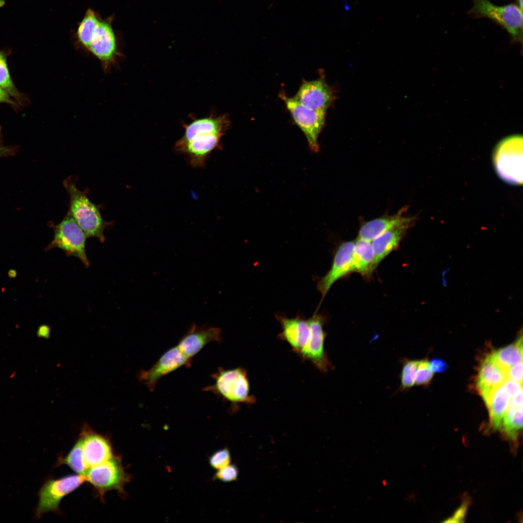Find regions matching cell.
I'll return each mask as SVG.
<instances>
[{"label":"cell","mask_w":523,"mask_h":523,"mask_svg":"<svg viewBox=\"0 0 523 523\" xmlns=\"http://www.w3.org/2000/svg\"><path fill=\"white\" fill-rule=\"evenodd\" d=\"M189 123H183V136L175 143L174 151L185 156L194 168H203L212 151L220 149L221 139L230 125L229 116L212 112L200 119L192 117Z\"/></svg>","instance_id":"cell-1"},{"label":"cell","mask_w":523,"mask_h":523,"mask_svg":"<svg viewBox=\"0 0 523 523\" xmlns=\"http://www.w3.org/2000/svg\"><path fill=\"white\" fill-rule=\"evenodd\" d=\"M77 35L80 44L100 61L105 70L115 62L118 50L111 19H101L88 9L78 25Z\"/></svg>","instance_id":"cell-2"},{"label":"cell","mask_w":523,"mask_h":523,"mask_svg":"<svg viewBox=\"0 0 523 523\" xmlns=\"http://www.w3.org/2000/svg\"><path fill=\"white\" fill-rule=\"evenodd\" d=\"M211 376L214 383L204 387L202 391L211 392L231 403L232 412L236 410L239 403L250 404L256 402V398L250 393L247 372L244 368L226 369L219 367Z\"/></svg>","instance_id":"cell-3"},{"label":"cell","mask_w":523,"mask_h":523,"mask_svg":"<svg viewBox=\"0 0 523 523\" xmlns=\"http://www.w3.org/2000/svg\"><path fill=\"white\" fill-rule=\"evenodd\" d=\"M75 179L69 177L63 182L70 199L69 213L88 237L105 240L104 231L108 225L96 205L87 198L85 192L76 186Z\"/></svg>","instance_id":"cell-4"},{"label":"cell","mask_w":523,"mask_h":523,"mask_svg":"<svg viewBox=\"0 0 523 523\" xmlns=\"http://www.w3.org/2000/svg\"><path fill=\"white\" fill-rule=\"evenodd\" d=\"M492 160L496 173L508 183H523V138L513 135L502 139L496 145Z\"/></svg>","instance_id":"cell-5"},{"label":"cell","mask_w":523,"mask_h":523,"mask_svg":"<svg viewBox=\"0 0 523 523\" xmlns=\"http://www.w3.org/2000/svg\"><path fill=\"white\" fill-rule=\"evenodd\" d=\"M474 18L487 17L504 28L514 42L523 38V10L516 3L499 6L489 0H473L468 11Z\"/></svg>","instance_id":"cell-6"},{"label":"cell","mask_w":523,"mask_h":523,"mask_svg":"<svg viewBox=\"0 0 523 523\" xmlns=\"http://www.w3.org/2000/svg\"><path fill=\"white\" fill-rule=\"evenodd\" d=\"M54 229V238L46 250L59 248L70 256L78 258L86 267H89L90 262L85 250L87 236L71 214L68 212Z\"/></svg>","instance_id":"cell-7"},{"label":"cell","mask_w":523,"mask_h":523,"mask_svg":"<svg viewBox=\"0 0 523 523\" xmlns=\"http://www.w3.org/2000/svg\"><path fill=\"white\" fill-rule=\"evenodd\" d=\"M101 496L111 490L123 493V487L130 480L125 472L119 457L112 456L106 461L89 467L85 476Z\"/></svg>","instance_id":"cell-8"},{"label":"cell","mask_w":523,"mask_h":523,"mask_svg":"<svg viewBox=\"0 0 523 523\" xmlns=\"http://www.w3.org/2000/svg\"><path fill=\"white\" fill-rule=\"evenodd\" d=\"M85 480L83 475H70L59 479H47L38 492L39 501L35 510V519L48 512H57L62 498L78 488Z\"/></svg>","instance_id":"cell-9"},{"label":"cell","mask_w":523,"mask_h":523,"mask_svg":"<svg viewBox=\"0 0 523 523\" xmlns=\"http://www.w3.org/2000/svg\"><path fill=\"white\" fill-rule=\"evenodd\" d=\"M280 97L284 101L293 121L304 134L310 149L314 152H318V137L324 124L326 110L308 108L293 97L283 94Z\"/></svg>","instance_id":"cell-10"},{"label":"cell","mask_w":523,"mask_h":523,"mask_svg":"<svg viewBox=\"0 0 523 523\" xmlns=\"http://www.w3.org/2000/svg\"><path fill=\"white\" fill-rule=\"evenodd\" d=\"M310 335L308 340L299 356L308 360L322 372H327L332 368L324 351V342L326 337L323 330L325 318L316 312L308 319Z\"/></svg>","instance_id":"cell-11"},{"label":"cell","mask_w":523,"mask_h":523,"mask_svg":"<svg viewBox=\"0 0 523 523\" xmlns=\"http://www.w3.org/2000/svg\"><path fill=\"white\" fill-rule=\"evenodd\" d=\"M192 361L185 355L177 345L166 352L150 369L140 370L137 374V378L152 392L161 378L182 366L190 367Z\"/></svg>","instance_id":"cell-12"},{"label":"cell","mask_w":523,"mask_h":523,"mask_svg":"<svg viewBox=\"0 0 523 523\" xmlns=\"http://www.w3.org/2000/svg\"><path fill=\"white\" fill-rule=\"evenodd\" d=\"M293 98L308 108L326 110L332 104L334 95L324 77H321L303 82Z\"/></svg>","instance_id":"cell-13"},{"label":"cell","mask_w":523,"mask_h":523,"mask_svg":"<svg viewBox=\"0 0 523 523\" xmlns=\"http://www.w3.org/2000/svg\"><path fill=\"white\" fill-rule=\"evenodd\" d=\"M354 241H347L338 247L334 256L331 266L326 274L317 282V289L322 295L320 305L333 284L339 279L351 273V265Z\"/></svg>","instance_id":"cell-14"},{"label":"cell","mask_w":523,"mask_h":523,"mask_svg":"<svg viewBox=\"0 0 523 523\" xmlns=\"http://www.w3.org/2000/svg\"><path fill=\"white\" fill-rule=\"evenodd\" d=\"M415 221V217H411L407 221L385 231L371 241L374 252L371 275L381 262L398 247L400 241L407 231L414 225Z\"/></svg>","instance_id":"cell-15"},{"label":"cell","mask_w":523,"mask_h":523,"mask_svg":"<svg viewBox=\"0 0 523 523\" xmlns=\"http://www.w3.org/2000/svg\"><path fill=\"white\" fill-rule=\"evenodd\" d=\"M221 330L215 327L198 326L193 324L179 340L177 346L188 358L192 360L208 343L221 340Z\"/></svg>","instance_id":"cell-16"},{"label":"cell","mask_w":523,"mask_h":523,"mask_svg":"<svg viewBox=\"0 0 523 523\" xmlns=\"http://www.w3.org/2000/svg\"><path fill=\"white\" fill-rule=\"evenodd\" d=\"M280 323L282 331L279 338L286 341L292 350L298 355L305 347L310 335V326L308 319L297 316L288 318L281 314L276 315Z\"/></svg>","instance_id":"cell-17"},{"label":"cell","mask_w":523,"mask_h":523,"mask_svg":"<svg viewBox=\"0 0 523 523\" xmlns=\"http://www.w3.org/2000/svg\"><path fill=\"white\" fill-rule=\"evenodd\" d=\"M508 379L507 371L494 360L491 354L487 355L480 366L477 386L486 404L491 394Z\"/></svg>","instance_id":"cell-18"},{"label":"cell","mask_w":523,"mask_h":523,"mask_svg":"<svg viewBox=\"0 0 523 523\" xmlns=\"http://www.w3.org/2000/svg\"><path fill=\"white\" fill-rule=\"evenodd\" d=\"M82 433L83 454L88 468L101 463L112 456L111 446L108 439L87 429Z\"/></svg>","instance_id":"cell-19"},{"label":"cell","mask_w":523,"mask_h":523,"mask_svg":"<svg viewBox=\"0 0 523 523\" xmlns=\"http://www.w3.org/2000/svg\"><path fill=\"white\" fill-rule=\"evenodd\" d=\"M406 210L403 208L394 215L380 217L365 223L360 228L357 239L371 242L382 233L407 221L411 217L404 215Z\"/></svg>","instance_id":"cell-20"},{"label":"cell","mask_w":523,"mask_h":523,"mask_svg":"<svg viewBox=\"0 0 523 523\" xmlns=\"http://www.w3.org/2000/svg\"><path fill=\"white\" fill-rule=\"evenodd\" d=\"M374 261V252L371 242L357 239L353 248L351 273L360 274L369 278L371 276V269Z\"/></svg>","instance_id":"cell-21"},{"label":"cell","mask_w":523,"mask_h":523,"mask_svg":"<svg viewBox=\"0 0 523 523\" xmlns=\"http://www.w3.org/2000/svg\"><path fill=\"white\" fill-rule=\"evenodd\" d=\"M511 397L503 385L496 388L490 397L486 404L489 410L490 424L494 429L501 430L502 419Z\"/></svg>","instance_id":"cell-22"},{"label":"cell","mask_w":523,"mask_h":523,"mask_svg":"<svg viewBox=\"0 0 523 523\" xmlns=\"http://www.w3.org/2000/svg\"><path fill=\"white\" fill-rule=\"evenodd\" d=\"M491 355L494 360L507 371L512 366L522 362V334L514 343L494 351Z\"/></svg>","instance_id":"cell-23"},{"label":"cell","mask_w":523,"mask_h":523,"mask_svg":"<svg viewBox=\"0 0 523 523\" xmlns=\"http://www.w3.org/2000/svg\"><path fill=\"white\" fill-rule=\"evenodd\" d=\"M522 427L523 406L509 405L502 419L500 430L509 438L515 440Z\"/></svg>","instance_id":"cell-24"},{"label":"cell","mask_w":523,"mask_h":523,"mask_svg":"<svg viewBox=\"0 0 523 523\" xmlns=\"http://www.w3.org/2000/svg\"><path fill=\"white\" fill-rule=\"evenodd\" d=\"M83 435L82 434L66 457L59 461L60 464H64L69 466L78 475L85 476L88 468L83 454L82 441Z\"/></svg>","instance_id":"cell-25"},{"label":"cell","mask_w":523,"mask_h":523,"mask_svg":"<svg viewBox=\"0 0 523 523\" xmlns=\"http://www.w3.org/2000/svg\"><path fill=\"white\" fill-rule=\"evenodd\" d=\"M0 86L18 100L22 97L11 78L4 54L0 51Z\"/></svg>","instance_id":"cell-26"},{"label":"cell","mask_w":523,"mask_h":523,"mask_svg":"<svg viewBox=\"0 0 523 523\" xmlns=\"http://www.w3.org/2000/svg\"><path fill=\"white\" fill-rule=\"evenodd\" d=\"M418 360H404L400 374L401 390L412 387L415 384V374Z\"/></svg>","instance_id":"cell-27"},{"label":"cell","mask_w":523,"mask_h":523,"mask_svg":"<svg viewBox=\"0 0 523 523\" xmlns=\"http://www.w3.org/2000/svg\"><path fill=\"white\" fill-rule=\"evenodd\" d=\"M433 376L429 362L426 360L418 361L415 374V384L417 385H425L429 383Z\"/></svg>","instance_id":"cell-28"},{"label":"cell","mask_w":523,"mask_h":523,"mask_svg":"<svg viewBox=\"0 0 523 523\" xmlns=\"http://www.w3.org/2000/svg\"><path fill=\"white\" fill-rule=\"evenodd\" d=\"M210 465L215 469H220L229 464L231 461V454L227 448L219 449L209 458Z\"/></svg>","instance_id":"cell-29"},{"label":"cell","mask_w":523,"mask_h":523,"mask_svg":"<svg viewBox=\"0 0 523 523\" xmlns=\"http://www.w3.org/2000/svg\"><path fill=\"white\" fill-rule=\"evenodd\" d=\"M238 475V469L234 464H228L218 469L214 476V479L223 482L236 480Z\"/></svg>","instance_id":"cell-30"},{"label":"cell","mask_w":523,"mask_h":523,"mask_svg":"<svg viewBox=\"0 0 523 523\" xmlns=\"http://www.w3.org/2000/svg\"><path fill=\"white\" fill-rule=\"evenodd\" d=\"M508 379L523 384V362L511 367L507 371Z\"/></svg>","instance_id":"cell-31"},{"label":"cell","mask_w":523,"mask_h":523,"mask_svg":"<svg viewBox=\"0 0 523 523\" xmlns=\"http://www.w3.org/2000/svg\"><path fill=\"white\" fill-rule=\"evenodd\" d=\"M503 385L511 397L523 388L522 384L508 379L505 381Z\"/></svg>","instance_id":"cell-32"},{"label":"cell","mask_w":523,"mask_h":523,"mask_svg":"<svg viewBox=\"0 0 523 523\" xmlns=\"http://www.w3.org/2000/svg\"><path fill=\"white\" fill-rule=\"evenodd\" d=\"M433 372H443L447 368L446 363L442 359H433L429 363Z\"/></svg>","instance_id":"cell-33"},{"label":"cell","mask_w":523,"mask_h":523,"mask_svg":"<svg viewBox=\"0 0 523 523\" xmlns=\"http://www.w3.org/2000/svg\"><path fill=\"white\" fill-rule=\"evenodd\" d=\"M466 506L465 505H463L461 507L458 509L453 516L451 517L448 521L446 522H461V519L464 518L465 515V512Z\"/></svg>","instance_id":"cell-34"},{"label":"cell","mask_w":523,"mask_h":523,"mask_svg":"<svg viewBox=\"0 0 523 523\" xmlns=\"http://www.w3.org/2000/svg\"><path fill=\"white\" fill-rule=\"evenodd\" d=\"M509 405L523 406V388L511 397Z\"/></svg>","instance_id":"cell-35"},{"label":"cell","mask_w":523,"mask_h":523,"mask_svg":"<svg viewBox=\"0 0 523 523\" xmlns=\"http://www.w3.org/2000/svg\"><path fill=\"white\" fill-rule=\"evenodd\" d=\"M15 150L12 147L4 146L1 139V128L0 127V157L7 156L14 154Z\"/></svg>","instance_id":"cell-36"},{"label":"cell","mask_w":523,"mask_h":523,"mask_svg":"<svg viewBox=\"0 0 523 523\" xmlns=\"http://www.w3.org/2000/svg\"><path fill=\"white\" fill-rule=\"evenodd\" d=\"M11 95L0 86V103H6L15 105V102L11 98Z\"/></svg>","instance_id":"cell-37"},{"label":"cell","mask_w":523,"mask_h":523,"mask_svg":"<svg viewBox=\"0 0 523 523\" xmlns=\"http://www.w3.org/2000/svg\"><path fill=\"white\" fill-rule=\"evenodd\" d=\"M50 328L47 325H41L38 329L37 334L40 338H48L50 336Z\"/></svg>","instance_id":"cell-38"},{"label":"cell","mask_w":523,"mask_h":523,"mask_svg":"<svg viewBox=\"0 0 523 523\" xmlns=\"http://www.w3.org/2000/svg\"><path fill=\"white\" fill-rule=\"evenodd\" d=\"M16 275L17 272L14 269H10L8 272V276L11 278H15L16 277Z\"/></svg>","instance_id":"cell-39"},{"label":"cell","mask_w":523,"mask_h":523,"mask_svg":"<svg viewBox=\"0 0 523 523\" xmlns=\"http://www.w3.org/2000/svg\"><path fill=\"white\" fill-rule=\"evenodd\" d=\"M516 4L523 10V0H517Z\"/></svg>","instance_id":"cell-40"},{"label":"cell","mask_w":523,"mask_h":523,"mask_svg":"<svg viewBox=\"0 0 523 523\" xmlns=\"http://www.w3.org/2000/svg\"><path fill=\"white\" fill-rule=\"evenodd\" d=\"M383 484L385 486L386 484V482L385 480L383 481Z\"/></svg>","instance_id":"cell-41"}]
</instances>
